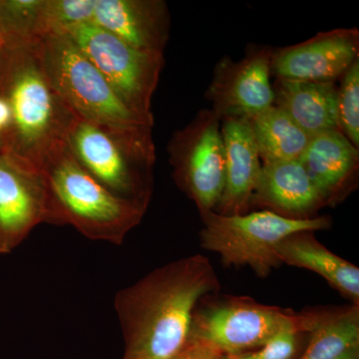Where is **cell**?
<instances>
[{"instance_id": "obj_11", "label": "cell", "mask_w": 359, "mask_h": 359, "mask_svg": "<svg viewBox=\"0 0 359 359\" xmlns=\"http://www.w3.org/2000/svg\"><path fill=\"white\" fill-rule=\"evenodd\" d=\"M46 218L41 171L0 151V255L15 250Z\"/></svg>"}, {"instance_id": "obj_22", "label": "cell", "mask_w": 359, "mask_h": 359, "mask_svg": "<svg viewBox=\"0 0 359 359\" xmlns=\"http://www.w3.org/2000/svg\"><path fill=\"white\" fill-rule=\"evenodd\" d=\"M318 314H301L294 323L285 325L257 351L224 355L228 359H292L297 353V335L311 332L321 320Z\"/></svg>"}, {"instance_id": "obj_1", "label": "cell", "mask_w": 359, "mask_h": 359, "mask_svg": "<svg viewBox=\"0 0 359 359\" xmlns=\"http://www.w3.org/2000/svg\"><path fill=\"white\" fill-rule=\"evenodd\" d=\"M219 282L202 255L177 259L115 295L124 337L122 359H173L190 335L196 304Z\"/></svg>"}, {"instance_id": "obj_4", "label": "cell", "mask_w": 359, "mask_h": 359, "mask_svg": "<svg viewBox=\"0 0 359 359\" xmlns=\"http://www.w3.org/2000/svg\"><path fill=\"white\" fill-rule=\"evenodd\" d=\"M152 128L107 126L75 116L65 141L73 157L101 185L116 197L147 209L156 163Z\"/></svg>"}, {"instance_id": "obj_18", "label": "cell", "mask_w": 359, "mask_h": 359, "mask_svg": "<svg viewBox=\"0 0 359 359\" xmlns=\"http://www.w3.org/2000/svg\"><path fill=\"white\" fill-rule=\"evenodd\" d=\"M280 264L309 269L327 280L358 306L359 269L337 256L313 237V231L294 233L278 245Z\"/></svg>"}, {"instance_id": "obj_8", "label": "cell", "mask_w": 359, "mask_h": 359, "mask_svg": "<svg viewBox=\"0 0 359 359\" xmlns=\"http://www.w3.org/2000/svg\"><path fill=\"white\" fill-rule=\"evenodd\" d=\"M221 119L212 109L199 111L168 145L177 185L201 215L214 212L224 192V147Z\"/></svg>"}, {"instance_id": "obj_26", "label": "cell", "mask_w": 359, "mask_h": 359, "mask_svg": "<svg viewBox=\"0 0 359 359\" xmlns=\"http://www.w3.org/2000/svg\"><path fill=\"white\" fill-rule=\"evenodd\" d=\"M335 359H359V346L351 347Z\"/></svg>"}, {"instance_id": "obj_3", "label": "cell", "mask_w": 359, "mask_h": 359, "mask_svg": "<svg viewBox=\"0 0 359 359\" xmlns=\"http://www.w3.org/2000/svg\"><path fill=\"white\" fill-rule=\"evenodd\" d=\"M40 171L46 186V223L73 226L89 240L123 244L147 210L101 185L73 157L66 141L52 151Z\"/></svg>"}, {"instance_id": "obj_24", "label": "cell", "mask_w": 359, "mask_h": 359, "mask_svg": "<svg viewBox=\"0 0 359 359\" xmlns=\"http://www.w3.org/2000/svg\"><path fill=\"white\" fill-rule=\"evenodd\" d=\"M95 0H45V36L66 33L75 26L93 22Z\"/></svg>"}, {"instance_id": "obj_15", "label": "cell", "mask_w": 359, "mask_h": 359, "mask_svg": "<svg viewBox=\"0 0 359 359\" xmlns=\"http://www.w3.org/2000/svg\"><path fill=\"white\" fill-rule=\"evenodd\" d=\"M299 160L327 204L339 201L355 183L358 148L339 130L311 136Z\"/></svg>"}, {"instance_id": "obj_10", "label": "cell", "mask_w": 359, "mask_h": 359, "mask_svg": "<svg viewBox=\"0 0 359 359\" xmlns=\"http://www.w3.org/2000/svg\"><path fill=\"white\" fill-rule=\"evenodd\" d=\"M271 56L273 49L266 47L252 51L238 62L228 57L219 61L208 97L219 119L250 120L273 106Z\"/></svg>"}, {"instance_id": "obj_5", "label": "cell", "mask_w": 359, "mask_h": 359, "mask_svg": "<svg viewBox=\"0 0 359 359\" xmlns=\"http://www.w3.org/2000/svg\"><path fill=\"white\" fill-rule=\"evenodd\" d=\"M45 75L68 109L79 119L107 126L151 124L123 103L96 66L65 33L39 43Z\"/></svg>"}, {"instance_id": "obj_27", "label": "cell", "mask_w": 359, "mask_h": 359, "mask_svg": "<svg viewBox=\"0 0 359 359\" xmlns=\"http://www.w3.org/2000/svg\"><path fill=\"white\" fill-rule=\"evenodd\" d=\"M4 48V40L2 39L1 34H0V54Z\"/></svg>"}, {"instance_id": "obj_12", "label": "cell", "mask_w": 359, "mask_h": 359, "mask_svg": "<svg viewBox=\"0 0 359 359\" xmlns=\"http://www.w3.org/2000/svg\"><path fill=\"white\" fill-rule=\"evenodd\" d=\"M358 58V29L337 28L273 50L271 73L280 79L335 82Z\"/></svg>"}, {"instance_id": "obj_20", "label": "cell", "mask_w": 359, "mask_h": 359, "mask_svg": "<svg viewBox=\"0 0 359 359\" xmlns=\"http://www.w3.org/2000/svg\"><path fill=\"white\" fill-rule=\"evenodd\" d=\"M359 346L358 306L323 314L306 351L299 359H335L347 349Z\"/></svg>"}, {"instance_id": "obj_28", "label": "cell", "mask_w": 359, "mask_h": 359, "mask_svg": "<svg viewBox=\"0 0 359 359\" xmlns=\"http://www.w3.org/2000/svg\"><path fill=\"white\" fill-rule=\"evenodd\" d=\"M221 359H228L226 358V356H223V358H222Z\"/></svg>"}, {"instance_id": "obj_9", "label": "cell", "mask_w": 359, "mask_h": 359, "mask_svg": "<svg viewBox=\"0 0 359 359\" xmlns=\"http://www.w3.org/2000/svg\"><path fill=\"white\" fill-rule=\"evenodd\" d=\"M299 316L245 297H233L194 313L190 335L211 344L223 355H237L263 346Z\"/></svg>"}, {"instance_id": "obj_7", "label": "cell", "mask_w": 359, "mask_h": 359, "mask_svg": "<svg viewBox=\"0 0 359 359\" xmlns=\"http://www.w3.org/2000/svg\"><path fill=\"white\" fill-rule=\"evenodd\" d=\"M100 71L123 103L154 125L152 99L165 65L164 54L138 50L93 22L65 33Z\"/></svg>"}, {"instance_id": "obj_16", "label": "cell", "mask_w": 359, "mask_h": 359, "mask_svg": "<svg viewBox=\"0 0 359 359\" xmlns=\"http://www.w3.org/2000/svg\"><path fill=\"white\" fill-rule=\"evenodd\" d=\"M252 203L292 219H309L327 204L299 159L262 165Z\"/></svg>"}, {"instance_id": "obj_19", "label": "cell", "mask_w": 359, "mask_h": 359, "mask_svg": "<svg viewBox=\"0 0 359 359\" xmlns=\"http://www.w3.org/2000/svg\"><path fill=\"white\" fill-rule=\"evenodd\" d=\"M249 122L264 164L299 159L311 139L275 105L250 118Z\"/></svg>"}, {"instance_id": "obj_29", "label": "cell", "mask_w": 359, "mask_h": 359, "mask_svg": "<svg viewBox=\"0 0 359 359\" xmlns=\"http://www.w3.org/2000/svg\"><path fill=\"white\" fill-rule=\"evenodd\" d=\"M0 148H1V145H0Z\"/></svg>"}, {"instance_id": "obj_23", "label": "cell", "mask_w": 359, "mask_h": 359, "mask_svg": "<svg viewBox=\"0 0 359 359\" xmlns=\"http://www.w3.org/2000/svg\"><path fill=\"white\" fill-rule=\"evenodd\" d=\"M337 111L339 131L359 149V58L340 78Z\"/></svg>"}, {"instance_id": "obj_2", "label": "cell", "mask_w": 359, "mask_h": 359, "mask_svg": "<svg viewBox=\"0 0 359 359\" xmlns=\"http://www.w3.org/2000/svg\"><path fill=\"white\" fill-rule=\"evenodd\" d=\"M39 43L4 47L0 54V96L11 113L0 151L40 170L52 151L65 141L75 116L49 83Z\"/></svg>"}, {"instance_id": "obj_25", "label": "cell", "mask_w": 359, "mask_h": 359, "mask_svg": "<svg viewBox=\"0 0 359 359\" xmlns=\"http://www.w3.org/2000/svg\"><path fill=\"white\" fill-rule=\"evenodd\" d=\"M223 356L211 344L189 335L185 346L173 359H221Z\"/></svg>"}, {"instance_id": "obj_13", "label": "cell", "mask_w": 359, "mask_h": 359, "mask_svg": "<svg viewBox=\"0 0 359 359\" xmlns=\"http://www.w3.org/2000/svg\"><path fill=\"white\" fill-rule=\"evenodd\" d=\"M93 23L138 50L164 54L171 16L163 0H95Z\"/></svg>"}, {"instance_id": "obj_6", "label": "cell", "mask_w": 359, "mask_h": 359, "mask_svg": "<svg viewBox=\"0 0 359 359\" xmlns=\"http://www.w3.org/2000/svg\"><path fill=\"white\" fill-rule=\"evenodd\" d=\"M202 218L201 242L205 250L218 254L226 266H248L263 278L280 266L276 250L285 238L330 226L327 217L292 219L269 210L233 216L209 212Z\"/></svg>"}, {"instance_id": "obj_17", "label": "cell", "mask_w": 359, "mask_h": 359, "mask_svg": "<svg viewBox=\"0 0 359 359\" xmlns=\"http://www.w3.org/2000/svg\"><path fill=\"white\" fill-rule=\"evenodd\" d=\"M273 105L287 113L309 136L339 130L335 82L302 81L276 78Z\"/></svg>"}, {"instance_id": "obj_21", "label": "cell", "mask_w": 359, "mask_h": 359, "mask_svg": "<svg viewBox=\"0 0 359 359\" xmlns=\"http://www.w3.org/2000/svg\"><path fill=\"white\" fill-rule=\"evenodd\" d=\"M45 0H0V34L4 47L39 43L45 37Z\"/></svg>"}, {"instance_id": "obj_14", "label": "cell", "mask_w": 359, "mask_h": 359, "mask_svg": "<svg viewBox=\"0 0 359 359\" xmlns=\"http://www.w3.org/2000/svg\"><path fill=\"white\" fill-rule=\"evenodd\" d=\"M221 128L224 147V187L214 212L224 216L247 214L263 164L249 120L224 119Z\"/></svg>"}]
</instances>
